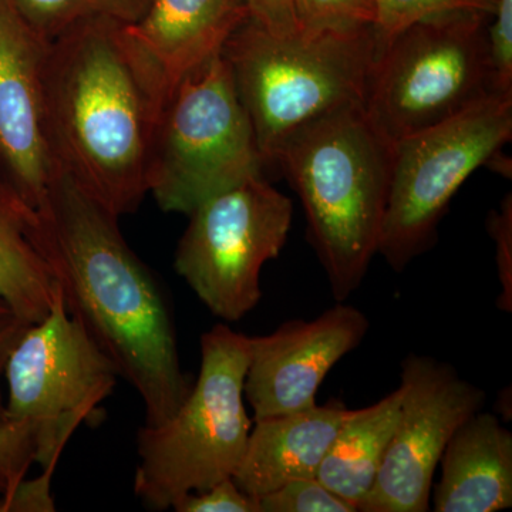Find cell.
Returning a JSON list of instances; mask_svg holds the SVG:
<instances>
[{"mask_svg":"<svg viewBox=\"0 0 512 512\" xmlns=\"http://www.w3.org/2000/svg\"><path fill=\"white\" fill-rule=\"evenodd\" d=\"M32 235L69 315L143 400L147 426L170 419L192 384L167 302L128 247L119 217L59 171L35 210Z\"/></svg>","mask_w":512,"mask_h":512,"instance_id":"6da1fadb","label":"cell"},{"mask_svg":"<svg viewBox=\"0 0 512 512\" xmlns=\"http://www.w3.org/2000/svg\"><path fill=\"white\" fill-rule=\"evenodd\" d=\"M171 89L128 26L92 20L49 42L47 143L57 170L116 217L148 194L158 120Z\"/></svg>","mask_w":512,"mask_h":512,"instance_id":"7a4b0ae2","label":"cell"},{"mask_svg":"<svg viewBox=\"0 0 512 512\" xmlns=\"http://www.w3.org/2000/svg\"><path fill=\"white\" fill-rule=\"evenodd\" d=\"M392 163L393 143L362 103L296 128L272 156L305 208L309 242L336 302L362 286L377 254Z\"/></svg>","mask_w":512,"mask_h":512,"instance_id":"3957f363","label":"cell"},{"mask_svg":"<svg viewBox=\"0 0 512 512\" xmlns=\"http://www.w3.org/2000/svg\"><path fill=\"white\" fill-rule=\"evenodd\" d=\"M373 26L275 36L249 18L222 49L265 165L296 128L363 103L376 53Z\"/></svg>","mask_w":512,"mask_h":512,"instance_id":"277c9868","label":"cell"},{"mask_svg":"<svg viewBox=\"0 0 512 512\" xmlns=\"http://www.w3.org/2000/svg\"><path fill=\"white\" fill-rule=\"evenodd\" d=\"M251 338L225 325L201 338V367L177 412L138 431L134 493L153 511L175 508L234 477L247 450L252 421L245 409Z\"/></svg>","mask_w":512,"mask_h":512,"instance_id":"5b68a950","label":"cell"},{"mask_svg":"<svg viewBox=\"0 0 512 512\" xmlns=\"http://www.w3.org/2000/svg\"><path fill=\"white\" fill-rule=\"evenodd\" d=\"M491 13L427 16L376 46L363 109L390 143L443 123L494 93Z\"/></svg>","mask_w":512,"mask_h":512,"instance_id":"8992f818","label":"cell"},{"mask_svg":"<svg viewBox=\"0 0 512 512\" xmlns=\"http://www.w3.org/2000/svg\"><path fill=\"white\" fill-rule=\"evenodd\" d=\"M266 167L251 121L222 55L184 77L158 120L148 192L165 212L191 214L208 198Z\"/></svg>","mask_w":512,"mask_h":512,"instance_id":"52a82bcc","label":"cell"},{"mask_svg":"<svg viewBox=\"0 0 512 512\" xmlns=\"http://www.w3.org/2000/svg\"><path fill=\"white\" fill-rule=\"evenodd\" d=\"M512 137V97L491 94L443 123L393 144L377 254L396 272L429 252L454 195Z\"/></svg>","mask_w":512,"mask_h":512,"instance_id":"ba28073f","label":"cell"},{"mask_svg":"<svg viewBox=\"0 0 512 512\" xmlns=\"http://www.w3.org/2000/svg\"><path fill=\"white\" fill-rule=\"evenodd\" d=\"M117 377L57 289L49 315L26 330L5 369L6 417L32 427L43 477L52 480L64 447L83 423L96 419Z\"/></svg>","mask_w":512,"mask_h":512,"instance_id":"9c48e42d","label":"cell"},{"mask_svg":"<svg viewBox=\"0 0 512 512\" xmlns=\"http://www.w3.org/2000/svg\"><path fill=\"white\" fill-rule=\"evenodd\" d=\"M174 268L212 315L235 322L261 301V272L278 258L293 220L291 198L255 177L198 205Z\"/></svg>","mask_w":512,"mask_h":512,"instance_id":"30bf717a","label":"cell"},{"mask_svg":"<svg viewBox=\"0 0 512 512\" xmlns=\"http://www.w3.org/2000/svg\"><path fill=\"white\" fill-rule=\"evenodd\" d=\"M400 377L399 420L360 512L429 511L444 448L487 399L450 363L431 356L404 357Z\"/></svg>","mask_w":512,"mask_h":512,"instance_id":"8fae6325","label":"cell"},{"mask_svg":"<svg viewBox=\"0 0 512 512\" xmlns=\"http://www.w3.org/2000/svg\"><path fill=\"white\" fill-rule=\"evenodd\" d=\"M365 313L346 302L312 320H289L275 332L251 338L245 399L254 420L315 406L330 370L366 338Z\"/></svg>","mask_w":512,"mask_h":512,"instance_id":"7c38bea8","label":"cell"},{"mask_svg":"<svg viewBox=\"0 0 512 512\" xmlns=\"http://www.w3.org/2000/svg\"><path fill=\"white\" fill-rule=\"evenodd\" d=\"M47 46L15 0H0V164L10 187L33 210L59 173L43 107Z\"/></svg>","mask_w":512,"mask_h":512,"instance_id":"4fadbf2b","label":"cell"},{"mask_svg":"<svg viewBox=\"0 0 512 512\" xmlns=\"http://www.w3.org/2000/svg\"><path fill=\"white\" fill-rule=\"evenodd\" d=\"M352 410L339 400L301 412L254 420L234 481L262 497L293 480L315 478L330 444Z\"/></svg>","mask_w":512,"mask_h":512,"instance_id":"5bb4252c","label":"cell"},{"mask_svg":"<svg viewBox=\"0 0 512 512\" xmlns=\"http://www.w3.org/2000/svg\"><path fill=\"white\" fill-rule=\"evenodd\" d=\"M431 500L436 512H497L512 507V433L483 410L453 434L440 458Z\"/></svg>","mask_w":512,"mask_h":512,"instance_id":"9a60e30c","label":"cell"},{"mask_svg":"<svg viewBox=\"0 0 512 512\" xmlns=\"http://www.w3.org/2000/svg\"><path fill=\"white\" fill-rule=\"evenodd\" d=\"M249 18L245 0H151L144 18L128 28L173 92L184 77L221 55Z\"/></svg>","mask_w":512,"mask_h":512,"instance_id":"2e32d148","label":"cell"},{"mask_svg":"<svg viewBox=\"0 0 512 512\" xmlns=\"http://www.w3.org/2000/svg\"><path fill=\"white\" fill-rule=\"evenodd\" d=\"M402 406V390L352 410L330 444L318 480L359 511L376 483Z\"/></svg>","mask_w":512,"mask_h":512,"instance_id":"e0dca14e","label":"cell"},{"mask_svg":"<svg viewBox=\"0 0 512 512\" xmlns=\"http://www.w3.org/2000/svg\"><path fill=\"white\" fill-rule=\"evenodd\" d=\"M35 210L0 183V296L29 325L49 315L57 286L32 235Z\"/></svg>","mask_w":512,"mask_h":512,"instance_id":"ac0fdd59","label":"cell"},{"mask_svg":"<svg viewBox=\"0 0 512 512\" xmlns=\"http://www.w3.org/2000/svg\"><path fill=\"white\" fill-rule=\"evenodd\" d=\"M26 20L46 42L66 30L92 22L110 20L124 26L140 22L151 0H15Z\"/></svg>","mask_w":512,"mask_h":512,"instance_id":"d6986e66","label":"cell"},{"mask_svg":"<svg viewBox=\"0 0 512 512\" xmlns=\"http://www.w3.org/2000/svg\"><path fill=\"white\" fill-rule=\"evenodd\" d=\"M497 0H375L376 46L417 20L451 10H480L493 13Z\"/></svg>","mask_w":512,"mask_h":512,"instance_id":"ffe728a7","label":"cell"},{"mask_svg":"<svg viewBox=\"0 0 512 512\" xmlns=\"http://www.w3.org/2000/svg\"><path fill=\"white\" fill-rule=\"evenodd\" d=\"M299 32L375 26V0H293Z\"/></svg>","mask_w":512,"mask_h":512,"instance_id":"44dd1931","label":"cell"},{"mask_svg":"<svg viewBox=\"0 0 512 512\" xmlns=\"http://www.w3.org/2000/svg\"><path fill=\"white\" fill-rule=\"evenodd\" d=\"M259 512H357L318 478H301L256 498Z\"/></svg>","mask_w":512,"mask_h":512,"instance_id":"7402d4cb","label":"cell"},{"mask_svg":"<svg viewBox=\"0 0 512 512\" xmlns=\"http://www.w3.org/2000/svg\"><path fill=\"white\" fill-rule=\"evenodd\" d=\"M35 464V440L29 423L8 420L0 424V500L18 488Z\"/></svg>","mask_w":512,"mask_h":512,"instance_id":"603a6c76","label":"cell"},{"mask_svg":"<svg viewBox=\"0 0 512 512\" xmlns=\"http://www.w3.org/2000/svg\"><path fill=\"white\" fill-rule=\"evenodd\" d=\"M494 93L512 97V0H497L488 23Z\"/></svg>","mask_w":512,"mask_h":512,"instance_id":"cb8c5ba5","label":"cell"},{"mask_svg":"<svg viewBox=\"0 0 512 512\" xmlns=\"http://www.w3.org/2000/svg\"><path fill=\"white\" fill-rule=\"evenodd\" d=\"M487 231L493 238L495 265L501 292L497 306L505 313L512 312V195L508 192L498 210L488 214Z\"/></svg>","mask_w":512,"mask_h":512,"instance_id":"d4e9b609","label":"cell"},{"mask_svg":"<svg viewBox=\"0 0 512 512\" xmlns=\"http://www.w3.org/2000/svg\"><path fill=\"white\" fill-rule=\"evenodd\" d=\"M177 512H259L258 501L241 490L234 478H227L200 493L188 494Z\"/></svg>","mask_w":512,"mask_h":512,"instance_id":"484cf974","label":"cell"},{"mask_svg":"<svg viewBox=\"0 0 512 512\" xmlns=\"http://www.w3.org/2000/svg\"><path fill=\"white\" fill-rule=\"evenodd\" d=\"M249 16L261 28L275 36L299 32L293 0H245Z\"/></svg>","mask_w":512,"mask_h":512,"instance_id":"4316f807","label":"cell"},{"mask_svg":"<svg viewBox=\"0 0 512 512\" xmlns=\"http://www.w3.org/2000/svg\"><path fill=\"white\" fill-rule=\"evenodd\" d=\"M28 322L13 311L5 299L0 296V424L8 421L6 417V393H3L6 363L12 350L30 328Z\"/></svg>","mask_w":512,"mask_h":512,"instance_id":"83f0119b","label":"cell"}]
</instances>
